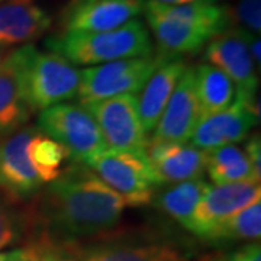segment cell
Segmentation results:
<instances>
[{
  "label": "cell",
  "mask_w": 261,
  "mask_h": 261,
  "mask_svg": "<svg viewBox=\"0 0 261 261\" xmlns=\"http://www.w3.org/2000/svg\"><path fill=\"white\" fill-rule=\"evenodd\" d=\"M215 261H261V245L260 243H251L241 247L240 250L233 251L226 258H215Z\"/></svg>",
  "instance_id": "27"
},
{
  "label": "cell",
  "mask_w": 261,
  "mask_h": 261,
  "mask_svg": "<svg viewBox=\"0 0 261 261\" xmlns=\"http://www.w3.org/2000/svg\"><path fill=\"white\" fill-rule=\"evenodd\" d=\"M144 12L151 31L166 57L196 53L215 37L211 31L192 23L166 18L147 9H144Z\"/></svg>",
  "instance_id": "18"
},
{
  "label": "cell",
  "mask_w": 261,
  "mask_h": 261,
  "mask_svg": "<svg viewBox=\"0 0 261 261\" xmlns=\"http://www.w3.org/2000/svg\"><path fill=\"white\" fill-rule=\"evenodd\" d=\"M45 47L77 65L103 64L152 54L148 29L135 19L103 32H64L60 37L48 38Z\"/></svg>",
  "instance_id": "2"
},
{
  "label": "cell",
  "mask_w": 261,
  "mask_h": 261,
  "mask_svg": "<svg viewBox=\"0 0 261 261\" xmlns=\"http://www.w3.org/2000/svg\"><path fill=\"white\" fill-rule=\"evenodd\" d=\"M82 106L97 122L106 148L147 154L149 140L141 123L135 94H119Z\"/></svg>",
  "instance_id": "7"
},
{
  "label": "cell",
  "mask_w": 261,
  "mask_h": 261,
  "mask_svg": "<svg viewBox=\"0 0 261 261\" xmlns=\"http://www.w3.org/2000/svg\"><path fill=\"white\" fill-rule=\"evenodd\" d=\"M0 261H34V257L31 250L25 245L13 251L0 252Z\"/></svg>",
  "instance_id": "29"
},
{
  "label": "cell",
  "mask_w": 261,
  "mask_h": 261,
  "mask_svg": "<svg viewBox=\"0 0 261 261\" xmlns=\"http://www.w3.org/2000/svg\"><path fill=\"white\" fill-rule=\"evenodd\" d=\"M125 200L84 164H73L41 189L29 207L31 237L75 244L103 237L119 224ZM28 240V241H29Z\"/></svg>",
  "instance_id": "1"
},
{
  "label": "cell",
  "mask_w": 261,
  "mask_h": 261,
  "mask_svg": "<svg viewBox=\"0 0 261 261\" xmlns=\"http://www.w3.org/2000/svg\"><path fill=\"white\" fill-rule=\"evenodd\" d=\"M260 199V181H237L209 186L196 206L186 229L200 238H206L225 219Z\"/></svg>",
  "instance_id": "9"
},
{
  "label": "cell",
  "mask_w": 261,
  "mask_h": 261,
  "mask_svg": "<svg viewBox=\"0 0 261 261\" xmlns=\"http://www.w3.org/2000/svg\"><path fill=\"white\" fill-rule=\"evenodd\" d=\"M196 90L202 118L226 109L235 99L233 82L211 64H202L195 68Z\"/></svg>",
  "instance_id": "20"
},
{
  "label": "cell",
  "mask_w": 261,
  "mask_h": 261,
  "mask_svg": "<svg viewBox=\"0 0 261 261\" xmlns=\"http://www.w3.org/2000/svg\"><path fill=\"white\" fill-rule=\"evenodd\" d=\"M161 5H187V3H195V2H203V0H152Z\"/></svg>",
  "instance_id": "30"
},
{
  "label": "cell",
  "mask_w": 261,
  "mask_h": 261,
  "mask_svg": "<svg viewBox=\"0 0 261 261\" xmlns=\"http://www.w3.org/2000/svg\"><path fill=\"white\" fill-rule=\"evenodd\" d=\"M5 196H0V251L28 241L31 221L28 212H19Z\"/></svg>",
  "instance_id": "24"
},
{
  "label": "cell",
  "mask_w": 261,
  "mask_h": 261,
  "mask_svg": "<svg viewBox=\"0 0 261 261\" xmlns=\"http://www.w3.org/2000/svg\"><path fill=\"white\" fill-rule=\"evenodd\" d=\"M82 261H187L183 252L166 243H108L79 248Z\"/></svg>",
  "instance_id": "19"
},
{
  "label": "cell",
  "mask_w": 261,
  "mask_h": 261,
  "mask_svg": "<svg viewBox=\"0 0 261 261\" xmlns=\"http://www.w3.org/2000/svg\"><path fill=\"white\" fill-rule=\"evenodd\" d=\"M209 186L211 185H207V181L202 177L178 181L160 192L155 197V205L160 211L187 228L196 206Z\"/></svg>",
  "instance_id": "21"
},
{
  "label": "cell",
  "mask_w": 261,
  "mask_h": 261,
  "mask_svg": "<svg viewBox=\"0 0 261 261\" xmlns=\"http://www.w3.org/2000/svg\"><path fill=\"white\" fill-rule=\"evenodd\" d=\"M247 32L241 28H228L214 37L206 47L205 60L232 80L237 92L251 93L258 92V79L248 49Z\"/></svg>",
  "instance_id": "10"
},
{
  "label": "cell",
  "mask_w": 261,
  "mask_h": 261,
  "mask_svg": "<svg viewBox=\"0 0 261 261\" xmlns=\"http://www.w3.org/2000/svg\"><path fill=\"white\" fill-rule=\"evenodd\" d=\"M37 132L27 126L0 140V192L13 205L35 199L44 187L28 155L29 141Z\"/></svg>",
  "instance_id": "8"
},
{
  "label": "cell",
  "mask_w": 261,
  "mask_h": 261,
  "mask_svg": "<svg viewBox=\"0 0 261 261\" xmlns=\"http://www.w3.org/2000/svg\"><path fill=\"white\" fill-rule=\"evenodd\" d=\"M145 0H73L64 12L65 32L119 28L144 12Z\"/></svg>",
  "instance_id": "12"
},
{
  "label": "cell",
  "mask_w": 261,
  "mask_h": 261,
  "mask_svg": "<svg viewBox=\"0 0 261 261\" xmlns=\"http://www.w3.org/2000/svg\"><path fill=\"white\" fill-rule=\"evenodd\" d=\"M202 261H215V257H205Z\"/></svg>",
  "instance_id": "32"
},
{
  "label": "cell",
  "mask_w": 261,
  "mask_h": 261,
  "mask_svg": "<svg viewBox=\"0 0 261 261\" xmlns=\"http://www.w3.org/2000/svg\"><path fill=\"white\" fill-rule=\"evenodd\" d=\"M18 49L25 96L32 112L44 111L77 96L82 71L73 63L54 53H41L31 44Z\"/></svg>",
  "instance_id": "3"
},
{
  "label": "cell",
  "mask_w": 261,
  "mask_h": 261,
  "mask_svg": "<svg viewBox=\"0 0 261 261\" xmlns=\"http://www.w3.org/2000/svg\"><path fill=\"white\" fill-rule=\"evenodd\" d=\"M22 77V61L15 49L0 61V138L23 128L31 119Z\"/></svg>",
  "instance_id": "15"
},
{
  "label": "cell",
  "mask_w": 261,
  "mask_h": 261,
  "mask_svg": "<svg viewBox=\"0 0 261 261\" xmlns=\"http://www.w3.org/2000/svg\"><path fill=\"white\" fill-rule=\"evenodd\" d=\"M38 126L64 147L73 164H86L106 149L97 122L82 105L60 103L41 111Z\"/></svg>",
  "instance_id": "4"
},
{
  "label": "cell",
  "mask_w": 261,
  "mask_h": 261,
  "mask_svg": "<svg viewBox=\"0 0 261 261\" xmlns=\"http://www.w3.org/2000/svg\"><path fill=\"white\" fill-rule=\"evenodd\" d=\"M258 121L243 100L235 96L233 103L226 109L202 118L190 140L195 147L203 151L235 144L245 140Z\"/></svg>",
  "instance_id": "14"
},
{
  "label": "cell",
  "mask_w": 261,
  "mask_h": 261,
  "mask_svg": "<svg viewBox=\"0 0 261 261\" xmlns=\"http://www.w3.org/2000/svg\"><path fill=\"white\" fill-rule=\"evenodd\" d=\"M51 27V16L37 0H0V47L28 44Z\"/></svg>",
  "instance_id": "17"
},
{
  "label": "cell",
  "mask_w": 261,
  "mask_h": 261,
  "mask_svg": "<svg viewBox=\"0 0 261 261\" xmlns=\"http://www.w3.org/2000/svg\"><path fill=\"white\" fill-rule=\"evenodd\" d=\"M147 157L157 185L200 178L206 171V154L193 144L148 141Z\"/></svg>",
  "instance_id": "13"
},
{
  "label": "cell",
  "mask_w": 261,
  "mask_h": 261,
  "mask_svg": "<svg viewBox=\"0 0 261 261\" xmlns=\"http://www.w3.org/2000/svg\"><path fill=\"white\" fill-rule=\"evenodd\" d=\"M261 235V199L238 211L219 224L205 240L258 241Z\"/></svg>",
  "instance_id": "22"
},
{
  "label": "cell",
  "mask_w": 261,
  "mask_h": 261,
  "mask_svg": "<svg viewBox=\"0 0 261 261\" xmlns=\"http://www.w3.org/2000/svg\"><path fill=\"white\" fill-rule=\"evenodd\" d=\"M245 155L251 164L255 176L261 178V140L260 135H254L245 145Z\"/></svg>",
  "instance_id": "28"
},
{
  "label": "cell",
  "mask_w": 261,
  "mask_h": 261,
  "mask_svg": "<svg viewBox=\"0 0 261 261\" xmlns=\"http://www.w3.org/2000/svg\"><path fill=\"white\" fill-rule=\"evenodd\" d=\"M161 57L126 58L82 70L79 100L82 105L109 99L119 94L141 92L157 68Z\"/></svg>",
  "instance_id": "6"
},
{
  "label": "cell",
  "mask_w": 261,
  "mask_h": 261,
  "mask_svg": "<svg viewBox=\"0 0 261 261\" xmlns=\"http://www.w3.org/2000/svg\"><path fill=\"white\" fill-rule=\"evenodd\" d=\"M28 155L38 176L44 183L56 180L61 173L63 163L68 160L64 147L56 140L42 135L39 130L29 141Z\"/></svg>",
  "instance_id": "23"
},
{
  "label": "cell",
  "mask_w": 261,
  "mask_h": 261,
  "mask_svg": "<svg viewBox=\"0 0 261 261\" xmlns=\"http://www.w3.org/2000/svg\"><path fill=\"white\" fill-rule=\"evenodd\" d=\"M161 57L157 68L141 90L138 112L145 134L155 129L180 77L187 67L183 60L176 57Z\"/></svg>",
  "instance_id": "16"
},
{
  "label": "cell",
  "mask_w": 261,
  "mask_h": 261,
  "mask_svg": "<svg viewBox=\"0 0 261 261\" xmlns=\"http://www.w3.org/2000/svg\"><path fill=\"white\" fill-rule=\"evenodd\" d=\"M5 57H6V49H5V47H0V61H2Z\"/></svg>",
  "instance_id": "31"
},
{
  "label": "cell",
  "mask_w": 261,
  "mask_h": 261,
  "mask_svg": "<svg viewBox=\"0 0 261 261\" xmlns=\"http://www.w3.org/2000/svg\"><path fill=\"white\" fill-rule=\"evenodd\" d=\"M84 166L121 196L126 206L140 207L151 203L154 187L159 186L147 154L106 148Z\"/></svg>",
  "instance_id": "5"
},
{
  "label": "cell",
  "mask_w": 261,
  "mask_h": 261,
  "mask_svg": "<svg viewBox=\"0 0 261 261\" xmlns=\"http://www.w3.org/2000/svg\"><path fill=\"white\" fill-rule=\"evenodd\" d=\"M202 119L195 68H186L171 94L149 141L187 142Z\"/></svg>",
  "instance_id": "11"
},
{
  "label": "cell",
  "mask_w": 261,
  "mask_h": 261,
  "mask_svg": "<svg viewBox=\"0 0 261 261\" xmlns=\"http://www.w3.org/2000/svg\"><path fill=\"white\" fill-rule=\"evenodd\" d=\"M28 247L34 261H82L75 244H57L47 238L37 237L25 244Z\"/></svg>",
  "instance_id": "25"
},
{
  "label": "cell",
  "mask_w": 261,
  "mask_h": 261,
  "mask_svg": "<svg viewBox=\"0 0 261 261\" xmlns=\"http://www.w3.org/2000/svg\"><path fill=\"white\" fill-rule=\"evenodd\" d=\"M229 25L238 23L240 28L252 34H260L261 0H240L233 9L228 8Z\"/></svg>",
  "instance_id": "26"
}]
</instances>
